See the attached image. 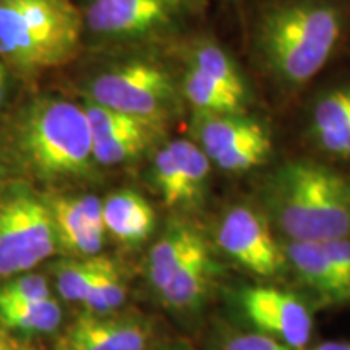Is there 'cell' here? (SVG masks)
Masks as SVG:
<instances>
[{
  "mask_svg": "<svg viewBox=\"0 0 350 350\" xmlns=\"http://www.w3.org/2000/svg\"><path fill=\"white\" fill-rule=\"evenodd\" d=\"M5 152L21 172L46 185L91 180L99 167L83 104L64 96L39 94L8 119Z\"/></svg>",
  "mask_w": 350,
  "mask_h": 350,
  "instance_id": "obj_1",
  "label": "cell"
},
{
  "mask_svg": "<svg viewBox=\"0 0 350 350\" xmlns=\"http://www.w3.org/2000/svg\"><path fill=\"white\" fill-rule=\"evenodd\" d=\"M269 216L288 240L350 237V177L313 161L279 167L265 190Z\"/></svg>",
  "mask_w": 350,
  "mask_h": 350,
  "instance_id": "obj_2",
  "label": "cell"
},
{
  "mask_svg": "<svg viewBox=\"0 0 350 350\" xmlns=\"http://www.w3.org/2000/svg\"><path fill=\"white\" fill-rule=\"evenodd\" d=\"M85 16L72 0H0V62L34 77L78 55Z\"/></svg>",
  "mask_w": 350,
  "mask_h": 350,
  "instance_id": "obj_3",
  "label": "cell"
},
{
  "mask_svg": "<svg viewBox=\"0 0 350 350\" xmlns=\"http://www.w3.org/2000/svg\"><path fill=\"white\" fill-rule=\"evenodd\" d=\"M342 34V15L326 0H288L266 10L256 29L260 54L275 77L301 85L319 73Z\"/></svg>",
  "mask_w": 350,
  "mask_h": 350,
  "instance_id": "obj_4",
  "label": "cell"
},
{
  "mask_svg": "<svg viewBox=\"0 0 350 350\" xmlns=\"http://www.w3.org/2000/svg\"><path fill=\"white\" fill-rule=\"evenodd\" d=\"M86 96L98 106L159 125L175 100V83L161 65L126 60L96 73Z\"/></svg>",
  "mask_w": 350,
  "mask_h": 350,
  "instance_id": "obj_5",
  "label": "cell"
},
{
  "mask_svg": "<svg viewBox=\"0 0 350 350\" xmlns=\"http://www.w3.org/2000/svg\"><path fill=\"white\" fill-rule=\"evenodd\" d=\"M57 250L46 200L28 191L0 200V279L29 273Z\"/></svg>",
  "mask_w": 350,
  "mask_h": 350,
  "instance_id": "obj_6",
  "label": "cell"
},
{
  "mask_svg": "<svg viewBox=\"0 0 350 350\" xmlns=\"http://www.w3.org/2000/svg\"><path fill=\"white\" fill-rule=\"evenodd\" d=\"M216 240L232 261L258 278H274L287 265L268 217L248 204H235L222 216Z\"/></svg>",
  "mask_w": 350,
  "mask_h": 350,
  "instance_id": "obj_7",
  "label": "cell"
},
{
  "mask_svg": "<svg viewBox=\"0 0 350 350\" xmlns=\"http://www.w3.org/2000/svg\"><path fill=\"white\" fill-rule=\"evenodd\" d=\"M177 13V0H91L83 16L85 31L99 41L119 42L167 28Z\"/></svg>",
  "mask_w": 350,
  "mask_h": 350,
  "instance_id": "obj_8",
  "label": "cell"
},
{
  "mask_svg": "<svg viewBox=\"0 0 350 350\" xmlns=\"http://www.w3.org/2000/svg\"><path fill=\"white\" fill-rule=\"evenodd\" d=\"M211 161L195 142L172 139L156 152L152 183L167 208H195L204 198Z\"/></svg>",
  "mask_w": 350,
  "mask_h": 350,
  "instance_id": "obj_9",
  "label": "cell"
},
{
  "mask_svg": "<svg viewBox=\"0 0 350 350\" xmlns=\"http://www.w3.org/2000/svg\"><path fill=\"white\" fill-rule=\"evenodd\" d=\"M239 305L258 332L304 350L313 332V317L295 294L275 287H250L239 294Z\"/></svg>",
  "mask_w": 350,
  "mask_h": 350,
  "instance_id": "obj_10",
  "label": "cell"
},
{
  "mask_svg": "<svg viewBox=\"0 0 350 350\" xmlns=\"http://www.w3.org/2000/svg\"><path fill=\"white\" fill-rule=\"evenodd\" d=\"M151 338L152 321L139 313L85 312L65 329L57 350H146Z\"/></svg>",
  "mask_w": 350,
  "mask_h": 350,
  "instance_id": "obj_11",
  "label": "cell"
},
{
  "mask_svg": "<svg viewBox=\"0 0 350 350\" xmlns=\"http://www.w3.org/2000/svg\"><path fill=\"white\" fill-rule=\"evenodd\" d=\"M44 200L51 211L59 250L77 258L99 255L107 234L103 200L94 195H54Z\"/></svg>",
  "mask_w": 350,
  "mask_h": 350,
  "instance_id": "obj_12",
  "label": "cell"
},
{
  "mask_svg": "<svg viewBox=\"0 0 350 350\" xmlns=\"http://www.w3.org/2000/svg\"><path fill=\"white\" fill-rule=\"evenodd\" d=\"M217 274L219 266L211 245L204 240L157 297L172 312L195 313L206 301Z\"/></svg>",
  "mask_w": 350,
  "mask_h": 350,
  "instance_id": "obj_13",
  "label": "cell"
},
{
  "mask_svg": "<svg viewBox=\"0 0 350 350\" xmlns=\"http://www.w3.org/2000/svg\"><path fill=\"white\" fill-rule=\"evenodd\" d=\"M196 144L206 152L209 161L232 152L247 144L271 138L260 122L242 113H200L193 124Z\"/></svg>",
  "mask_w": 350,
  "mask_h": 350,
  "instance_id": "obj_14",
  "label": "cell"
},
{
  "mask_svg": "<svg viewBox=\"0 0 350 350\" xmlns=\"http://www.w3.org/2000/svg\"><path fill=\"white\" fill-rule=\"evenodd\" d=\"M206 240L198 227L185 221H175L165 227L148 255V282L157 295L167 287L187 258Z\"/></svg>",
  "mask_w": 350,
  "mask_h": 350,
  "instance_id": "obj_15",
  "label": "cell"
},
{
  "mask_svg": "<svg viewBox=\"0 0 350 350\" xmlns=\"http://www.w3.org/2000/svg\"><path fill=\"white\" fill-rule=\"evenodd\" d=\"M284 253L287 265L300 282L305 284L325 304H347L349 297L321 242L288 240L284 247Z\"/></svg>",
  "mask_w": 350,
  "mask_h": 350,
  "instance_id": "obj_16",
  "label": "cell"
},
{
  "mask_svg": "<svg viewBox=\"0 0 350 350\" xmlns=\"http://www.w3.org/2000/svg\"><path fill=\"white\" fill-rule=\"evenodd\" d=\"M103 217L107 234L124 245L146 242L156 226L154 208L131 188L112 191L103 200Z\"/></svg>",
  "mask_w": 350,
  "mask_h": 350,
  "instance_id": "obj_17",
  "label": "cell"
},
{
  "mask_svg": "<svg viewBox=\"0 0 350 350\" xmlns=\"http://www.w3.org/2000/svg\"><path fill=\"white\" fill-rule=\"evenodd\" d=\"M313 131L327 152L340 157L350 143V88L331 91L318 100Z\"/></svg>",
  "mask_w": 350,
  "mask_h": 350,
  "instance_id": "obj_18",
  "label": "cell"
},
{
  "mask_svg": "<svg viewBox=\"0 0 350 350\" xmlns=\"http://www.w3.org/2000/svg\"><path fill=\"white\" fill-rule=\"evenodd\" d=\"M182 91L200 113H242L243 111L245 98L232 93L191 65L183 77Z\"/></svg>",
  "mask_w": 350,
  "mask_h": 350,
  "instance_id": "obj_19",
  "label": "cell"
},
{
  "mask_svg": "<svg viewBox=\"0 0 350 350\" xmlns=\"http://www.w3.org/2000/svg\"><path fill=\"white\" fill-rule=\"evenodd\" d=\"M62 323V306L54 297L26 304L0 305V325L25 334H49Z\"/></svg>",
  "mask_w": 350,
  "mask_h": 350,
  "instance_id": "obj_20",
  "label": "cell"
},
{
  "mask_svg": "<svg viewBox=\"0 0 350 350\" xmlns=\"http://www.w3.org/2000/svg\"><path fill=\"white\" fill-rule=\"evenodd\" d=\"M126 300V284L116 261L100 256L99 271L85 305L86 312L98 314L116 313Z\"/></svg>",
  "mask_w": 350,
  "mask_h": 350,
  "instance_id": "obj_21",
  "label": "cell"
},
{
  "mask_svg": "<svg viewBox=\"0 0 350 350\" xmlns=\"http://www.w3.org/2000/svg\"><path fill=\"white\" fill-rule=\"evenodd\" d=\"M100 255L88 258H67L54 266L55 286L67 301L85 304L99 271Z\"/></svg>",
  "mask_w": 350,
  "mask_h": 350,
  "instance_id": "obj_22",
  "label": "cell"
},
{
  "mask_svg": "<svg viewBox=\"0 0 350 350\" xmlns=\"http://www.w3.org/2000/svg\"><path fill=\"white\" fill-rule=\"evenodd\" d=\"M191 67L198 68L201 73L222 85L232 93L245 98V85L237 67L221 47L213 42H203L195 47L191 54Z\"/></svg>",
  "mask_w": 350,
  "mask_h": 350,
  "instance_id": "obj_23",
  "label": "cell"
},
{
  "mask_svg": "<svg viewBox=\"0 0 350 350\" xmlns=\"http://www.w3.org/2000/svg\"><path fill=\"white\" fill-rule=\"evenodd\" d=\"M156 130L139 133L120 135V137L96 139L93 142V154L98 165H119L137 159L154 139Z\"/></svg>",
  "mask_w": 350,
  "mask_h": 350,
  "instance_id": "obj_24",
  "label": "cell"
},
{
  "mask_svg": "<svg viewBox=\"0 0 350 350\" xmlns=\"http://www.w3.org/2000/svg\"><path fill=\"white\" fill-rule=\"evenodd\" d=\"M52 297L49 282L41 274L25 273L7 279L0 286V305L26 304Z\"/></svg>",
  "mask_w": 350,
  "mask_h": 350,
  "instance_id": "obj_25",
  "label": "cell"
},
{
  "mask_svg": "<svg viewBox=\"0 0 350 350\" xmlns=\"http://www.w3.org/2000/svg\"><path fill=\"white\" fill-rule=\"evenodd\" d=\"M222 336L234 350H297L262 332L226 331L222 332Z\"/></svg>",
  "mask_w": 350,
  "mask_h": 350,
  "instance_id": "obj_26",
  "label": "cell"
},
{
  "mask_svg": "<svg viewBox=\"0 0 350 350\" xmlns=\"http://www.w3.org/2000/svg\"><path fill=\"white\" fill-rule=\"evenodd\" d=\"M350 301V237L321 242Z\"/></svg>",
  "mask_w": 350,
  "mask_h": 350,
  "instance_id": "obj_27",
  "label": "cell"
},
{
  "mask_svg": "<svg viewBox=\"0 0 350 350\" xmlns=\"http://www.w3.org/2000/svg\"><path fill=\"white\" fill-rule=\"evenodd\" d=\"M13 73L8 70L5 65L0 62V111L5 106L8 91H10V81Z\"/></svg>",
  "mask_w": 350,
  "mask_h": 350,
  "instance_id": "obj_28",
  "label": "cell"
},
{
  "mask_svg": "<svg viewBox=\"0 0 350 350\" xmlns=\"http://www.w3.org/2000/svg\"><path fill=\"white\" fill-rule=\"evenodd\" d=\"M0 350H23V347L16 340L10 338L8 329L2 325H0Z\"/></svg>",
  "mask_w": 350,
  "mask_h": 350,
  "instance_id": "obj_29",
  "label": "cell"
},
{
  "mask_svg": "<svg viewBox=\"0 0 350 350\" xmlns=\"http://www.w3.org/2000/svg\"><path fill=\"white\" fill-rule=\"evenodd\" d=\"M312 350H350V342H323Z\"/></svg>",
  "mask_w": 350,
  "mask_h": 350,
  "instance_id": "obj_30",
  "label": "cell"
},
{
  "mask_svg": "<svg viewBox=\"0 0 350 350\" xmlns=\"http://www.w3.org/2000/svg\"><path fill=\"white\" fill-rule=\"evenodd\" d=\"M209 350H234V349L227 344V340L224 339V336H222V332H219L217 336H214L213 344L211 347H209Z\"/></svg>",
  "mask_w": 350,
  "mask_h": 350,
  "instance_id": "obj_31",
  "label": "cell"
},
{
  "mask_svg": "<svg viewBox=\"0 0 350 350\" xmlns=\"http://www.w3.org/2000/svg\"><path fill=\"white\" fill-rule=\"evenodd\" d=\"M157 350H183V349L178 347V345H174V347H163V349H157Z\"/></svg>",
  "mask_w": 350,
  "mask_h": 350,
  "instance_id": "obj_32",
  "label": "cell"
},
{
  "mask_svg": "<svg viewBox=\"0 0 350 350\" xmlns=\"http://www.w3.org/2000/svg\"><path fill=\"white\" fill-rule=\"evenodd\" d=\"M0 185H2V170H0Z\"/></svg>",
  "mask_w": 350,
  "mask_h": 350,
  "instance_id": "obj_33",
  "label": "cell"
}]
</instances>
